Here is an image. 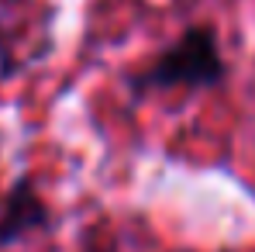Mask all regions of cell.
Listing matches in <instances>:
<instances>
[{"label": "cell", "instance_id": "1", "mask_svg": "<svg viewBox=\"0 0 255 252\" xmlns=\"http://www.w3.org/2000/svg\"><path fill=\"white\" fill-rule=\"evenodd\" d=\"M224 76V62L217 52V38L211 28H190L176 45H169L152 66L148 73L138 80V86L152 90V86H214Z\"/></svg>", "mask_w": 255, "mask_h": 252}, {"label": "cell", "instance_id": "2", "mask_svg": "<svg viewBox=\"0 0 255 252\" xmlns=\"http://www.w3.org/2000/svg\"><path fill=\"white\" fill-rule=\"evenodd\" d=\"M38 225H45V204L35 194V187L28 180H21L7 190L3 208H0V246L17 242L21 235L35 232Z\"/></svg>", "mask_w": 255, "mask_h": 252}]
</instances>
